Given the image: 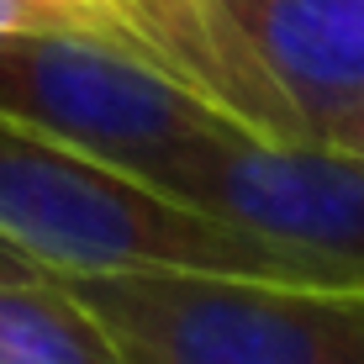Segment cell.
<instances>
[{"label": "cell", "mask_w": 364, "mask_h": 364, "mask_svg": "<svg viewBox=\"0 0 364 364\" xmlns=\"http://www.w3.org/2000/svg\"><path fill=\"white\" fill-rule=\"evenodd\" d=\"M53 11L43 6V0H0V37L11 32H27V27H53Z\"/></svg>", "instance_id": "8"}, {"label": "cell", "mask_w": 364, "mask_h": 364, "mask_svg": "<svg viewBox=\"0 0 364 364\" xmlns=\"http://www.w3.org/2000/svg\"><path fill=\"white\" fill-rule=\"evenodd\" d=\"M322 148H338V154L364 159V106H354L348 117H338L328 127V137H322Z\"/></svg>", "instance_id": "10"}, {"label": "cell", "mask_w": 364, "mask_h": 364, "mask_svg": "<svg viewBox=\"0 0 364 364\" xmlns=\"http://www.w3.org/2000/svg\"><path fill=\"white\" fill-rule=\"evenodd\" d=\"M58 21H90V27H117V0H43ZM122 32V27H117Z\"/></svg>", "instance_id": "7"}, {"label": "cell", "mask_w": 364, "mask_h": 364, "mask_svg": "<svg viewBox=\"0 0 364 364\" xmlns=\"http://www.w3.org/2000/svg\"><path fill=\"white\" fill-rule=\"evenodd\" d=\"M159 191L291 248L364 269V159L354 154L243 127L191 154Z\"/></svg>", "instance_id": "5"}, {"label": "cell", "mask_w": 364, "mask_h": 364, "mask_svg": "<svg viewBox=\"0 0 364 364\" xmlns=\"http://www.w3.org/2000/svg\"><path fill=\"white\" fill-rule=\"evenodd\" d=\"M0 364H127L58 274L0 280Z\"/></svg>", "instance_id": "6"}, {"label": "cell", "mask_w": 364, "mask_h": 364, "mask_svg": "<svg viewBox=\"0 0 364 364\" xmlns=\"http://www.w3.org/2000/svg\"><path fill=\"white\" fill-rule=\"evenodd\" d=\"M127 364H364V285L211 269L58 274Z\"/></svg>", "instance_id": "3"}, {"label": "cell", "mask_w": 364, "mask_h": 364, "mask_svg": "<svg viewBox=\"0 0 364 364\" xmlns=\"http://www.w3.org/2000/svg\"><path fill=\"white\" fill-rule=\"evenodd\" d=\"M0 232L53 274L211 269L301 285H364V269L185 206L137 174L0 117Z\"/></svg>", "instance_id": "1"}, {"label": "cell", "mask_w": 364, "mask_h": 364, "mask_svg": "<svg viewBox=\"0 0 364 364\" xmlns=\"http://www.w3.org/2000/svg\"><path fill=\"white\" fill-rule=\"evenodd\" d=\"M0 117L148 185H164L191 154L243 132L228 106L180 80L137 37L90 21L0 37Z\"/></svg>", "instance_id": "2"}, {"label": "cell", "mask_w": 364, "mask_h": 364, "mask_svg": "<svg viewBox=\"0 0 364 364\" xmlns=\"http://www.w3.org/2000/svg\"><path fill=\"white\" fill-rule=\"evenodd\" d=\"M228 53V111L243 127L322 143L364 106V0H211Z\"/></svg>", "instance_id": "4"}, {"label": "cell", "mask_w": 364, "mask_h": 364, "mask_svg": "<svg viewBox=\"0 0 364 364\" xmlns=\"http://www.w3.org/2000/svg\"><path fill=\"white\" fill-rule=\"evenodd\" d=\"M48 274H53V269H48L43 259H32L16 237L0 232V280H48Z\"/></svg>", "instance_id": "9"}]
</instances>
